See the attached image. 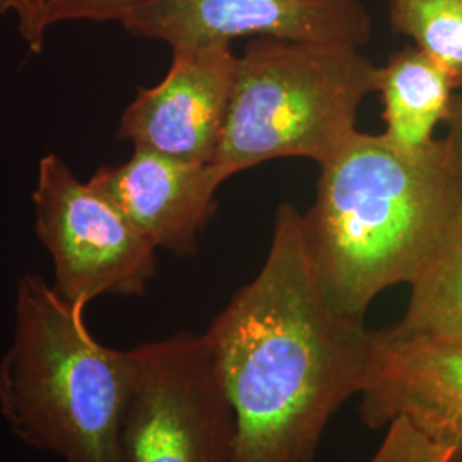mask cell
I'll list each match as a JSON object with an SVG mask.
<instances>
[{
    "label": "cell",
    "instance_id": "obj_1",
    "mask_svg": "<svg viewBox=\"0 0 462 462\" xmlns=\"http://www.w3.org/2000/svg\"><path fill=\"white\" fill-rule=\"evenodd\" d=\"M238 430V462H315L332 416L362 393L375 330L317 274L303 215L282 202L264 264L202 332Z\"/></svg>",
    "mask_w": 462,
    "mask_h": 462
},
{
    "label": "cell",
    "instance_id": "obj_2",
    "mask_svg": "<svg viewBox=\"0 0 462 462\" xmlns=\"http://www.w3.org/2000/svg\"><path fill=\"white\" fill-rule=\"evenodd\" d=\"M319 166L307 245L330 301L365 319L382 291L420 276L456 211L462 173L444 139L411 152L360 131Z\"/></svg>",
    "mask_w": 462,
    "mask_h": 462
},
{
    "label": "cell",
    "instance_id": "obj_3",
    "mask_svg": "<svg viewBox=\"0 0 462 462\" xmlns=\"http://www.w3.org/2000/svg\"><path fill=\"white\" fill-rule=\"evenodd\" d=\"M134 349L105 346L84 309L43 278L16 282L14 332L0 358V416L21 442L64 462H120Z\"/></svg>",
    "mask_w": 462,
    "mask_h": 462
},
{
    "label": "cell",
    "instance_id": "obj_4",
    "mask_svg": "<svg viewBox=\"0 0 462 462\" xmlns=\"http://www.w3.org/2000/svg\"><path fill=\"white\" fill-rule=\"evenodd\" d=\"M377 72L355 47L250 40L236 57L215 165L231 179L282 158L326 163L358 131V112L377 91Z\"/></svg>",
    "mask_w": 462,
    "mask_h": 462
},
{
    "label": "cell",
    "instance_id": "obj_5",
    "mask_svg": "<svg viewBox=\"0 0 462 462\" xmlns=\"http://www.w3.org/2000/svg\"><path fill=\"white\" fill-rule=\"evenodd\" d=\"M120 462H238V430L204 334L133 347Z\"/></svg>",
    "mask_w": 462,
    "mask_h": 462
},
{
    "label": "cell",
    "instance_id": "obj_6",
    "mask_svg": "<svg viewBox=\"0 0 462 462\" xmlns=\"http://www.w3.org/2000/svg\"><path fill=\"white\" fill-rule=\"evenodd\" d=\"M34 230L53 263L55 291L83 307L101 297H141L156 276V250L112 199L81 182L50 152L33 190Z\"/></svg>",
    "mask_w": 462,
    "mask_h": 462
},
{
    "label": "cell",
    "instance_id": "obj_7",
    "mask_svg": "<svg viewBox=\"0 0 462 462\" xmlns=\"http://www.w3.org/2000/svg\"><path fill=\"white\" fill-rule=\"evenodd\" d=\"M120 24L171 50L242 38L362 49L374 34L364 0H144Z\"/></svg>",
    "mask_w": 462,
    "mask_h": 462
},
{
    "label": "cell",
    "instance_id": "obj_8",
    "mask_svg": "<svg viewBox=\"0 0 462 462\" xmlns=\"http://www.w3.org/2000/svg\"><path fill=\"white\" fill-rule=\"evenodd\" d=\"M360 396L366 427L404 420L462 462V337L375 330Z\"/></svg>",
    "mask_w": 462,
    "mask_h": 462
},
{
    "label": "cell",
    "instance_id": "obj_9",
    "mask_svg": "<svg viewBox=\"0 0 462 462\" xmlns=\"http://www.w3.org/2000/svg\"><path fill=\"white\" fill-rule=\"evenodd\" d=\"M173 51L165 78L141 88L124 110L118 137L134 149L215 163L230 106L236 53L231 45Z\"/></svg>",
    "mask_w": 462,
    "mask_h": 462
},
{
    "label": "cell",
    "instance_id": "obj_10",
    "mask_svg": "<svg viewBox=\"0 0 462 462\" xmlns=\"http://www.w3.org/2000/svg\"><path fill=\"white\" fill-rule=\"evenodd\" d=\"M228 180L215 163H192L134 149L116 166H101L89 182L116 202L156 248L187 257L215 215L216 192Z\"/></svg>",
    "mask_w": 462,
    "mask_h": 462
},
{
    "label": "cell",
    "instance_id": "obj_11",
    "mask_svg": "<svg viewBox=\"0 0 462 462\" xmlns=\"http://www.w3.org/2000/svg\"><path fill=\"white\" fill-rule=\"evenodd\" d=\"M456 84L444 67L414 45L396 51L377 72L382 135L402 151H421L435 141L456 98Z\"/></svg>",
    "mask_w": 462,
    "mask_h": 462
},
{
    "label": "cell",
    "instance_id": "obj_12",
    "mask_svg": "<svg viewBox=\"0 0 462 462\" xmlns=\"http://www.w3.org/2000/svg\"><path fill=\"white\" fill-rule=\"evenodd\" d=\"M410 286L406 312L389 329L402 336L462 337V192L446 233Z\"/></svg>",
    "mask_w": 462,
    "mask_h": 462
},
{
    "label": "cell",
    "instance_id": "obj_13",
    "mask_svg": "<svg viewBox=\"0 0 462 462\" xmlns=\"http://www.w3.org/2000/svg\"><path fill=\"white\" fill-rule=\"evenodd\" d=\"M394 32L446 69L462 93V0H391Z\"/></svg>",
    "mask_w": 462,
    "mask_h": 462
},
{
    "label": "cell",
    "instance_id": "obj_14",
    "mask_svg": "<svg viewBox=\"0 0 462 462\" xmlns=\"http://www.w3.org/2000/svg\"><path fill=\"white\" fill-rule=\"evenodd\" d=\"M368 462H454V457L408 421L394 420Z\"/></svg>",
    "mask_w": 462,
    "mask_h": 462
},
{
    "label": "cell",
    "instance_id": "obj_15",
    "mask_svg": "<svg viewBox=\"0 0 462 462\" xmlns=\"http://www.w3.org/2000/svg\"><path fill=\"white\" fill-rule=\"evenodd\" d=\"M144 0H45V24L62 23H122Z\"/></svg>",
    "mask_w": 462,
    "mask_h": 462
},
{
    "label": "cell",
    "instance_id": "obj_16",
    "mask_svg": "<svg viewBox=\"0 0 462 462\" xmlns=\"http://www.w3.org/2000/svg\"><path fill=\"white\" fill-rule=\"evenodd\" d=\"M0 14H14L28 49L34 53L43 50L50 32L45 24V0H0Z\"/></svg>",
    "mask_w": 462,
    "mask_h": 462
},
{
    "label": "cell",
    "instance_id": "obj_17",
    "mask_svg": "<svg viewBox=\"0 0 462 462\" xmlns=\"http://www.w3.org/2000/svg\"><path fill=\"white\" fill-rule=\"evenodd\" d=\"M447 135L444 137L452 163L462 173V95L456 97L447 116Z\"/></svg>",
    "mask_w": 462,
    "mask_h": 462
}]
</instances>
